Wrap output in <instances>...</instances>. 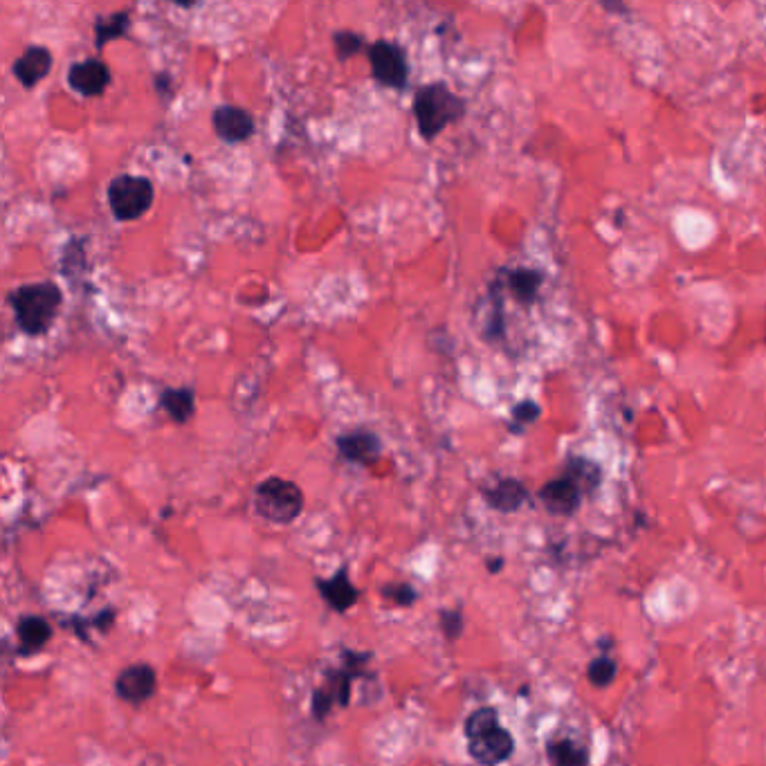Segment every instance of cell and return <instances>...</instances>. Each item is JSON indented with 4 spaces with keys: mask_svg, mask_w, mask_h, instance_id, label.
<instances>
[{
    "mask_svg": "<svg viewBox=\"0 0 766 766\" xmlns=\"http://www.w3.org/2000/svg\"><path fill=\"white\" fill-rule=\"evenodd\" d=\"M254 510L272 524H290L302 515L304 492L293 481L270 477L254 490Z\"/></svg>",
    "mask_w": 766,
    "mask_h": 766,
    "instance_id": "277c9868",
    "label": "cell"
},
{
    "mask_svg": "<svg viewBox=\"0 0 766 766\" xmlns=\"http://www.w3.org/2000/svg\"><path fill=\"white\" fill-rule=\"evenodd\" d=\"M131 25V16L129 12H117L111 16H99L95 23V45L97 50H102L106 43L122 39V36L129 32Z\"/></svg>",
    "mask_w": 766,
    "mask_h": 766,
    "instance_id": "d6986e66",
    "label": "cell"
},
{
    "mask_svg": "<svg viewBox=\"0 0 766 766\" xmlns=\"http://www.w3.org/2000/svg\"><path fill=\"white\" fill-rule=\"evenodd\" d=\"M7 304L12 308L18 328H21L25 335L36 337L48 333L54 319L59 317V310L63 306V293L52 281L23 284L9 293Z\"/></svg>",
    "mask_w": 766,
    "mask_h": 766,
    "instance_id": "6da1fadb",
    "label": "cell"
},
{
    "mask_svg": "<svg viewBox=\"0 0 766 766\" xmlns=\"http://www.w3.org/2000/svg\"><path fill=\"white\" fill-rule=\"evenodd\" d=\"M540 418V405L533 403V400H522L513 407V430L522 432L526 425L535 423Z\"/></svg>",
    "mask_w": 766,
    "mask_h": 766,
    "instance_id": "603a6c76",
    "label": "cell"
},
{
    "mask_svg": "<svg viewBox=\"0 0 766 766\" xmlns=\"http://www.w3.org/2000/svg\"><path fill=\"white\" fill-rule=\"evenodd\" d=\"M414 117L418 133L425 142H432L448 129L450 124L459 122L465 115V102L454 93L450 86L434 81L416 90L414 95Z\"/></svg>",
    "mask_w": 766,
    "mask_h": 766,
    "instance_id": "7a4b0ae2",
    "label": "cell"
},
{
    "mask_svg": "<svg viewBox=\"0 0 766 766\" xmlns=\"http://www.w3.org/2000/svg\"><path fill=\"white\" fill-rule=\"evenodd\" d=\"M108 207L120 223H133L149 212L155 200L153 182L144 176L122 173L106 189Z\"/></svg>",
    "mask_w": 766,
    "mask_h": 766,
    "instance_id": "5b68a950",
    "label": "cell"
},
{
    "mask_svg": "<svg viewBox=\"0 0 766 766\" xmlns=\"http://www.w3.org/2000/svg\"><path fill=\"white\" fill-rule=\"evenodd\" d=\"M564 472H567L569 477H573L580 483V488L585 490V495L587 492H594L600 483V468L596 463H591L587 459L571 457L567 461V468H564Z\"/></svg>",
    "mask_w": 766,
    "mask_h": 766,
    "instance_id": "ffe728a7",
    "label": "cell"
},
{
    "mask_svg": "<svg viewBox=\"0 0 766 766\" xmlns=\"http://www.w3.org/2000/svg\"><path fill=\"white\" fill-rule=\"evenodd\" d=\"M333 45H335L337 59L346 61L360 52V48L364 45V39H362V34H355V32H335Z\"/></svg>",
    "mask_w": 766,
    "mask_h": 766,
    "instance_id": "7402d4cb",
    "label": "cell"
},
{
    "mask_svg": "<svg viewBox=\"0 0 766 766\" xmlns=\"http://www.w3.org/2000/svg\"><path fill=\"white\" fill-rule=\"evenodd\" d=\"M483 497H486L488 504L495 510H499V513H515V510L522 508V504L528 499V490L524 488L522 481L504 479L499 481L497 486L483 490Z\"/></svg>",
    "mask_w": 766,
    "mask_h": 766,
    "instance_id": "4fadbf2b",
    "label": "cell"
},
{
    "mask_svg": "<svg viewBox=\"0 0 766 766\" xmlns=\"http://www.w3.org/2000/svg\"><path fill=\"white\" fill-rule=\"evenodd\" d=\"M212 126L218 138L227 144H241L250 140L254 131H257V122H254L252 113H248L241 106L230 104L216 108L212 113Z\"/></svg>",
    "mask_w": 766,
    "mask_h": 766,
    "instance_id": "52a82bcc",
    "label": "cell"
},
{
    "mask_svg": "<svg viewBox=\"0 0 766 766\" xmlns=\"http://www.w3.org/2000/svg\"><path fill=\"white\" fill-rule=\"evenodd\" d=\"M542 281H544L542 272L531 270V268H517L508 275V288L517 302L533 304L537 293H540L542 288Z\"/></svg>",
    "mask_w": 766,
    "mask_h": 766,
    "instance_id": "2e32d148",
    "label": "cell"
},
{
    "mask_svg": "<svg viewBox=\"0 0 766 766\" xmlns=\"http://www.w3.org/2000/svg\"><path fill=\"white\" fill-rule=\"evenodd\" d=\"M155 683H158V679H155L153 668L138 663L122 670L120 677H117L115 688L117 695L124 701H129V704H142V701H147L155 692Z\"/></svg>",
    "mask_w": 766,
    "mask_h": 766,
    "instance_id": "8fae6325",
    "label": "cell"
},
{
    "mask_svg": "<svg viewBox=\"0 0 766 766\" xmlns=\"http://www.w3.org/2000/svg\"><path fill=\"white\" fill-rule=\"evenodd\" d=\"M52 63H54V57L48 48H43V45H32V48H27L21 57L14 61L12 72L14 77L21 81L23 88H34L50 75Z\"/></svg>",
    "mask_w": 766,
    "mask_h": 766,
    "instance_id": "30bf717a",
    "label": "cell"
},
{
    "mask_svg": "<svg viewBox=\"0 0 766 766\" xmlns=\"http://www.w3.org/2000/svg\"><path fill=\"white\" fill-rule=\"evenodd\" d=\"M337 450H340V454L346 461L371 465L378 461L382 452V443L376 434H371L367 430H358V432L340 436V439H337Z\"/></svg>",
    "mask_w": 766,
    "mask_h": 766,
    "instance_id": "7c38bea8",
    "label": "cell"
},
{
    "mask_svg": "<svg viewBox=\"0 0 766 766\" xmlns=\"http://www.w3.org/2000/svg\"><path fill=\"white\" fill-rule=\"evenodd\" d=\"M414 598H416L414 591L409 589V587H405V585H400L398 589H394V600H396L398 605H409Z\"/></svg>",
    "mask_w": 766,
    "mask_h": 766,
    "instance_id": "d4e9b609",
    "label": "cell"
},
{
    "mask_svg": "<svg viewBox=\"0 0 766 766\" xmlns=\"http://www.w3.org/2000/svg\"><path fill=\"white\" fill-rule=\"evenodd\" d=\"M441 625H443L445 636H448V638H459L461 632H463L461 612H445Z\"/></svg>",
    "mask_w": 766,
    "mask_h": 766,
    "instance_id": "cb8c5ba5",
    "label": "cell"
},
{
    "mask_svg": "<svg viewBox=\"0 0 766 766\" xmlns=\"http://www.w3.org/2000/svg\"><path fill=\"white\" fill-rule=\"evenodd\" d=\"M465 737L472 760L483 766H497L506 762L515 751V740L504 726L499 724L495 708H479L465 719Z\"/></svg>",
    "mask_w": 766,
    "mask_h": 766,
    "instance_id": "3957f363",
    "label": "cell"
},
{
    "mask_svg": "<svg viewBox=\"0 0 766 766\" xmlns=\"http://www.w3.org/2000/svg\"><path fill=\"white\" fill-rule=\"evenodd\" d=\"M319 591H322V596L328 600V605L337 609V612H346V609H351L355 605V600H358V589L351 585L346 571L337 573L333 580L319 582Z\"/></svg>",
    "mask_w": 766,
    "mask_h": 766,
    "instance_id": "9a60e30c",
    "label": "cell"
},
{
    "mask_svg": "<svg viewBox=\"0 0 766 766\" xmlns=\"http://www.w3.org/2000/svg\"><path fill=\"white\" fill-rule=\"evenodd\" d=\"M111 84V70L97 57L72 63L68 70V86L81 97H99Z\"/></svg>",
    "mask_w": 766,
    "mask_h": 766,
    "instance_id": "ba28073f",
    "label": "cell"
},
{
    "mask_svg": "<svg viewBox=\"0 0 766 766\" xmlns=\"http://www.w3.org/2000/svg\"><path fill=\"white\" fill-rule=\"evenodd\" d=\"M16 634H18V641H21V645H23V650L34 652V650H41V647L50 641L52 629L43 618L27 616L21 620V623H18Z\"/></svg>",
    "mask_w": 766,
    "mask_h": 766,
    "instance_id": "e0dca14e",
    "label": "cell"
},
{
    "mask_svg": "<svg viewBox=\"0 0 766 766\" xmlns=\"http://www.w3.org/2000/svg\"><path fill=\"white\" fill-rule=\"evenodd\" d=\"M369 66L380 86L403 90L409 81V63L398 43L376 41L369 45Z\"/></svg>",
    "mask_w": 766,
    "mask_h": 766,
    "instance_id": "8992f818",
    "label": "cell"
},
{
    "mask_svg": "<svg viewBox=\"0 0 766 766\" xmlns=\"http://www.w3.org/2000/svg\"><path fill=\"white\" fill-rule=\"evenodd\" d=\"M546 758L551 766H587V751L573 740H551L546 744Z\"/></svg>",
    "mask_w": 766,
    "mask_h": 766,
    "instance_id": "ac0fdd59",
    "label": "cell"
},
{
    "mask_svg": "<svg viewBox=\"0 0 766 766\" xmlns=\"http://www.w3.org/2000/svg\"><path fill=\"white\" fill-rule=\"evenodd\" d=\"M160 405L164 412L171 416V421L176 423H189L196 412V396L194 389L189 387H176V389H164L160 394Z\"/></svg>",
    "mask_w": 766,
    "mask_h": 766,
    "instance_id": "5bb4252c",
    "label": "cell"
},
{
    "mask_svg": "<svg viewBox=\"0 0 766 766\" xmlns=\"http://www.w3.org/2000/svg\"><path fill=\"white\" fill-rule=\"evenodd\" d=\"M616 672H618V665L614 659H609V656H598V659L589 663L587 679L594 683L596 688H607L614 683Z\"/></svg>",
    "mask_w": 766,
    "mask_h": 766,
    "instance_id": "44dd1931",
    "label": "cell"
},
{
    "mask_svg": "<svg viewBox=\"0 0 766 766\" xmlns=\"http://www.w3.org/2000/svg\"><path fill=\"white\" fill-rule=\"evenodd\" d=\"M582 495H585V490L580 488V483L573 477H569L567 472H564L562 477L553 479V481L546 483V486H542L540 501L551 515L567 517V515L576 513V510L580 508Z\"/></svg>",
    "mask_w": 766,
    "mask_h": 766,
    "instance_id": "9c48e42d",
    "label": "cell"
}]
</instances>
